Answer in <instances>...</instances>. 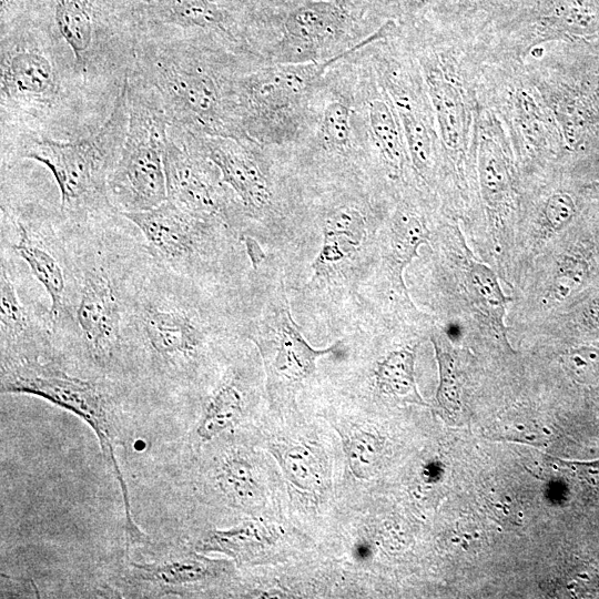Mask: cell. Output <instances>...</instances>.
Segmentation results:
<instances>
[{"label": "cell", "mask_w": 599, "mask_h": 599, "mask_svg": "<svg viewBox=\"0 0 599 599\" xmlns=\"http://www.w3.org/2000/svg\"><path fill=\"white\" fill-rule=\"evenodd\" d=\"M397 21L418 62L434 110L444 179L453 183L461 197H467L476 174L479 88L490 34L487 29L429 11Z\"/></svg>", "instance_id": "obj_1"}, {"label": "cell", "mask_w": 599, "mask_h": 599, "mask_svg": "<svg viewBox=\"0 0 599 599\" xmlns=\"http://www.w3.org/2000/svg\"><path fill=\"white\" fill-rule=\"evenodd\" d=\"M254 65L216 38L146 27L132 72L158 92L170 125L246 140L236 120L234 85L237 74Z\"/></svg>", "instance_id": "obj_2"}, {"label": "cell", "mask_w": 599, "mask_h": 599, "mask_svg": "<svg viewBox=\"0 0 599 599\" xmlns=\"http://www.w3.org/2000/svg\"><path fill=\"white\" fill-rule=\"evenodd\" d=\"M103 122L80 85L70 54L49 32L33 24L0 34L1 135L73 140Z\"/></svg>", "instance_id": "obj_3"}, {"label": "cell", "mask_w": 599, "mask_h": 599, "mask_svg": "<svg viewBox=\"0 0 599 599\" xmlns=\"http://www.w3.org/2000/svg\"><path fill=\"white\" fill-rule=\"evenodd\" d=\"M232 16L258 64L326 61L379 38L394 20L384 0H255Z\"/></svg>", "instance_id": "obj_4"}, {"label": "cell", "mask_w": 599, "mask_h": 599, "mask_svg": "<svg viewBox=\"0 0 599 599\" xmlns=\"http://www.w3.org/2000/svg\"><path fill=\"white\" fill-rule=\"evenodd\" d=\"M33 24L68 51L84 94L104 121L134 69L145 30L144 3L39 0Z\"/></svg>", "instance_id": "obj_5"}, {"label": "cell", "mask_w": 599, "mask_h": 599, "mask_svg": "<svg viewBox=\"0 0 599 599\" xmlns=\"http://www.w3.org/2000/svg\"><path fill=\"white\" fill-rule=\"evenodd\" d=\"M128 116L125 83L104 122L88 135L73 140L32 133L1 135V167L22 160L47 167L59 189V212L65 221L85 222L118 213L108 180L125 139Z\"/></svg>", "instance_id": "obj_6"}, {"label": "cell", "mask_w": 599, "mask_h": 599, "mask_svg": "<svg viewBox=\"0 0 599 599\" xmlns=\"http://www.w3.org/2000/svg\"><path fill=\"white\" fill-rule=\"evenodd\" d=\"M349 53L322 62L261 64L241 71L234 102L244 138L274 149L298 144L307 132L313 100L325 72Z\"/></svg>", "instance_id": "obj_7"}, {"label": "cell", "mask_w": 599, "mask_h": 599, "mask_svg": "<svg viewBox=\"0 0 599 599\" xmlns=\"http://www.w3.org/2000/svg\"><path fill=\"white\" fill-rule=\"evenodd\" d=\"M479 99L499 119L517 163L527 174L568 156L558 122L525 59L489 47Z\"/></svg>", "instance_id": "obj_8"}, {"label": "cell", "mask_w": 599, "mask_h": 599, "mask_svg": "<svg viewBox=\"0 0 599 599\" xmlns=\"http://www.w3.org/2000/svg\"><path fill=\"white\" fill-rule=\"evenodd\" d=\"M1 393L40 397L77 415L91 427L121 489L126 540L144 541L146 536L133 519L129 489L115 456L116 396L112 385L72 375L53 361L30 357L1 361Z\"/></svg>", "instance_id": "obj_9"}, {"label": "cell", "mask_w": 599, "mask_h": 599, "mask_svg": "<svg viewBox=\"0 0 599 599\" xmlns=\"http://www.w3.org/2000/svg\"><path fill=\"white\" fill-rule=\"evenodd\" d=\"M128 129L109 175V196L120 213L151 210L166 200L164 152L170 121L158 92L132 72L126 82Z\"/></svg>", "instance_id": "obj_10"}, {"label": "cell", "mask_w": 599, "mask_h": 599, "mask_svg": "<svg viewBox=\"0 0 599 599\" xmlns=\"http://www.w3.org/2000/svg\"><path fill=\"white\" fill-rule=\"evenodd\" d=\"M399 116L415 177L425 187L444 179V160L425 81L398 21L366 45Z\"/></svg>", "instance_id": "obj_11"}, {"label": "cell", "mask_w": 599, "mask_h": 599, "mask_svg": "<svg viewBox=\"0 0 599 599\" xmlns=\"http://www.w3.org/2000/svg\"><path fill=\"white\" fill-rule=\"evenodd\" d=\"M356 51L325 72L313 100L307 132L286 150L290 155L342 167L373 165L359 102Z\"/></svg>", "instance_id": "obj_12"}, {"label": "cell", "mask_w": 599, "mask_h": 599, "mask_svg": "<svg viewBox=\"0 0 599 599\" xmlns=\"http://www.w3.org/2000/svg\"><path fill=\"white\" fill-rule=\"evenodd\" d=\"M489 29L494 49L526 60L550 42L599 38V0H515Z\"/></svg>", "instance_id": "obj_13"}, {"label": "cell", "mask_w": 599, "mask_h": 599, "mask_svg": "<svg viewBox=\"0 0 599 599\" xmlns=\"http://www.w3.org/2000/svg\"><path fill=\"white\" fill-rule=\"evenodd\" d=\"M166 200L207 222L231 226L244 213L200 148L197 135L170 125L164 152Z\"/></svg>", "instance_id": "obj_14"}, {"label": "cell", "mask_w": 599, "mask_h": 599, "mask_svg": "<svg viewBox=\"0 0 599 599\" xmlns=\"http://www.w3.org/2000/svg\"><path fill=\"white\" fill-rule=\"evenodd\" d=\"M366 45L358 49L355 55L358 63L359 102L372 163L389 185H404L409 172L414 174L404 131Z\"/></svg>", "instance_id": "obj_15"}, {"label": "cell", "mask_w": 599, "mask_h": 599, "mask_svg": "<svg viewBox=\"0 0 599 599\" xmlns=\"http://www.w3.org/2000/svg\"><path fill=\"white\" fill-rule=\"evenodd\" d=\"M121 214L139 230L154 261L187 278L214 232L229 227L201 220L167 200L148 211Z\"/></svg>", "instance_id": "obj_16"}, {"label": "cell", "mask_w": 599, "mask_h": 599, "mask_svg": "<svg viewBox=\"0 0 599 599\" xmlns=\"http://www.w3.org/2000/svg\"><path fill=\"white\" fill-rule=\"evenodd\" d=\"M197 141L219 169L222 181L235 195L244 214L262 216L274 207L273 148L225 136L197 135Z\"/></svg>", "instance_id": "obj_17"}, {"label": "cell", "mask_w": 599, "mask_h": 599, "mask_svg": "<svg viewBox=\"0 0 599 599\" xmlns=\"http://www.w3.org/2000/svg\"><path fill=\"white\" fill-rule=\"evenodd\" d=\"M517 160L497 115L480 104L475 170L481 201L489 214L502 216L517 205Z\"/></svg>", "instance_id": "obj_18"}, {"label": "cell", "mask_w": 599, "mask_h": 599, "mask_svg": "<svg viewBox=\"0 0 599 599\" xmlns=\"http://www.w3.org/2000/svg\"><path fill=\"white\" fill-rule=\"evenodd\" d=\"M253 341L260 347L270 380L292 386L311 377L319 357L338 352V343L323 349L312 347L294 322L285 301L261 323Z\"/></svg>", "instance_id": "obj_19"}, {"label": "cell", "mask_w": 599, "mask_h": 599, "mask_svg": "<svg viewBox=\"0 0 599 599\" xmlns=\"http://www.w3.org/2000/svg\"><path fill=\"white\" fill-rule=\"evenodd\" d=\"M227 565L193 551L173 550L152 562H131L126 582L142 593L182 595L217 578Z\"/></svg>", "instance_id": "obj_20"}, {"label": "cell", "mask_w": 599, "mask_h": 599, "mask_svg": "<svg viewBox=\"0 0 599 599\" xmlns=\"http://www.w3.org/2000/svg\"><path fill=\"white\" fill-rule=\"evenodd\" d=\"M9 260L1 255L0 329L1 361L29 358V349L49 344L53 337L49 315L41 317L20 294Z\"/></svg>", "instance_id": "obj_21"}, {"label": "cell", "mask_w": 599, "mask_h": 599, "mask_svg": "<svg viewBox=\"0 0 599 599\" xmlns=\"http://www.w3.org/2000/svg\"><path fill=\"white\" fill-rule=\"evenodd\" d=\"M280 538V530L262 519L243 521L227 529L210 531L197 549L226 555L237 564L252 562Z\"/></svg>", "instance_id": "obj_22"}, {"label": "cell", "mask_w": 599, "mask_h": 599, "mask_svg": "<svg viewBox=\"0 0 599 599\" xmlns=\"http://www.w3.org/2000/svg\"><path fill=\"white\" fill-rule=\"evenodd\" d=\"M428 238L427 221L419 206L409 201L399 202L390 224V268L395 281L404 290H406L403 283L404 268Z\"/></svg>", "instance_id": "obj_23"}, {"label": "cell", "mask_w": 599, "mask_h": 599, "mask_svg": "<svg viewBox=\"0 0 599 599\" xmlns=\"http://www.w3.org/2000/svg\"><path fill=\"white\" fill-rule=\"evenodd\" d=\"M271 454L287 480L303 491H315L323 485L324 471L316 449L306 443H273Z\"/></svg>", "instance_id": "obj_24"}, {"label": "cell", "mask_w": 599, "mask_h": 599, "mask_svg": "<svg viewBox=\"0 0 599 599\" xmlns=\"http://www.w3.org/2000/svg\"><path fill=\"white\" fill-rule=\"evenodd\" d=\"M244 410V392L234 379L222 383L207 400L196 435L201 441H210L238 422Z\"/></svg>", "instance_id": "obj_25"}, {"label": "cell", "mask_w": 599, "mask_h": 599, "mask_svg": "<svg viewBox=\"0 0 599 599\" xmlns=\"http://www.w3.org/2000/svg\"><path fill=\"white\" fill-rule=\"evenodd\" d=\"M375 380L380 393L410 403L425 405L415 379V349L390 352L377 363Z\"/></svg>", "instance_id": "obj_26"}, {"label": "cell", "mask_w": 599, "mask_h": 599, "mask_svg": "<svg viewBox=\"0 0 599 599\" xmlns=\"http://www.w3.org/2000/svg\"><path fill=\"white\" fill-rule=\"evenodd\" d=\"M337 430L349 471L357 479H369L376 473L382 459L383 438L361 426L342 427Z\"/></svg>", "instance_id": "obj_27"}, {"label": "cell", "mask_w": 599, "mask_h": 599, "mask_svg": "<svg viewBox=\"0 0 599 599\" xmlns=\"http://www.w3.org/2000/svg\"><path fill=\"white\" fill-rule=\"evenodd\" d=\"M216 480L223 494L243 508H254L261 501V488L254 467L241 455H231L222 460Z\"/></svg>", "instance_id": "obj_28"}, {"label": "cell", "mask_w": 599, "mask_h": 599, "mask_svg": "<svg viewBox=\"0 0 599 599\" xmlns=\"http://www.w3.org/2000/svg\"><path fill=\"white\" fill-rule=\"evenodd\" d=\"M515 0H438L429 12L457 22L490 28Z\"/></svg>", "instance_id": "obj_29"}, {"label": "cell", "mask_w": 599, "mask_h": 599, "mask_svg": "<svg viewBox=\"0 0 599 599\" xmlns=\"http://www.w3.org/2000/svg\"><path fill=\"white\" fill-rule=\"evenodd\" d=\"M432 342L435 347L439 369V385L436 399L444 415L450 418L456 417L460 410V386L456 364L453 356L445 348L440 337L433 336Z\"/></svg>", "instance_id": "obj_30"}, {"label": "cell", "mask_w": 599, "mask_h": 599, "mask_svg": "<svg viewBox=\"0 0 599 599\" xmlns=\"http://www.w3.org/2000/svg\"><path fill=\"white\" fill-rule=\"evenodd\" d=\"M589 275L587 262L580 257L568 256L558 266L549 290V301L560 303L578 292Z\"/></svg>", "instance_id": "obj_31"}, {"label": "cell", "mask_w": 599, "mask_h": 599, "mask_svg": "<svg viewBox=\"0 0 599 599\" xmlns=\"http://www.w3.org/2000/svg\"><path fill=\"white\" fill-rule=\"evenodd\" d=\"M540 217L552 233L567 227L576 217L578 205L573 195L566 189L558 187L549 192L540 202Z\"/></svg>", "instance_id": "obj_32"}, {"label": "cell", "mask_w": 599, "mask_h": 599, "mask_svg": "<svg viewBox=\"0 0 599 599\" xmlns=\"http://www.w3.org/2000/svg\"><path fill=\"white\" fill-rule=\"evenodd\" d=\"M469 278L479 300L500 319L507 297L502 293L495 273L488 266L475 263L470 266Z\"/></svg>", "instance_id": "obj_33"}, {"label": "cell", "mask_w": 599, "mask_h": 599, "mask_svg": "<svg viewBox=\"0 0 599 599\" xmlns=\"http://www.w3.org/2000/svg\"><path fill=\"white\" fill-rule=\"evenodd\" d=\"M562 364L567 373L582 384L599 382V346L583 345L566 352Z\"/></svg>", "instance_id": "obj_34"}, {"label": "cell", "mask_w": 599, "mask_h": 599, "mask_svg": "<svg viewBox=\"0 0 599 599\" xmlns=\"http://www.w3.org/2000/svg\"><path fill=\"white\" fill-rule=\"evenodd\" d=\"M39 0H0V34L32 26Z\"/></svg>", "instance_id": "obj_35"}, {"label": "cell", "mask_w": 599, "mask_h": 599, "mask_svg": "<svg viewBox=\"0 0 599 599\" xmlns=\"http://www.w3.org/2000/svg\"><path fill=\"white\" fill-rule=\"evenodd\" d=\"M438 0H389L396 19H407L429 10Z\"/></svg>", "instance_id": "obj_36"}, {"label": "cell", "mask_w": 599, "mask_h": 599, "mask_svg": "<svg viewBox=\"0 0 599 599\" xmlns=\"http://www.w3.org/2000/svg\"><path fill=\"white\" fill-rule=\"evenodd\" d=\"M578 476L591 485L599 484V461L580 464H571Z\"/></svg>", "instance_id": "obj_37"}, {"label": "cell", "mask_w": 599, "mask_h": 599, "mask_svg": "<svg viewBox=\"0 0 599 599\" xmlns=\"http://www.w3.org/2000/svg\"><path fill=\"white\" fill-rule=\"evenodd\" d=\"M231 14L255 0H217Z\"/></svg>", "instance_id": "obj_38"}, {"label": "cell", "mask_w": 599, "mask_h": 599, "mask_svg": "<svg viewBox=\"0 0 599 599\" xmlns=\"http://www.w3.org/2000/svg\"><path fill=\"white\" fill-rule=\"evenodd\" d=\"M368 550L369 548L365 544L361 542L356 546L354 552L357 559L363 560L364 558L368 556L369 554Z\"/></svg>", "instance_id": "obj_39"}, {"label": "cell", "mask_w": 599, "mask_h": 599, "mask_svg": "<svg viewBox=\"0 0 599 599\" xmlns=\"http://www.w3.org/2000/svg\"><path fill=\"white\" fill-rule=\"evenodd\" d=\"M141 1L142 3H145V4H151V3H155V2H159V1H162V0H139Z\"/></svg>", "instance_id": "obj_40"}, {"label": "cell", "mask_w": 599, "mask_h": 599, "mask_svg": "<svg viewBox=\"0 0 599 599\" xmlns=\"http://www.w3.org/2000/svg\"><path fill=\"white\" fill-rule=\"evenodd\" d=\"M388 2V0H386ZM389 3V2H388Z\"/></svg>", "instance_id": "obj_41"}]
</instances>
